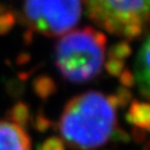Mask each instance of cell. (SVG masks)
Instances as JSON below:
<instances>
[{
	"mask_svg": "<svg viewBox=\"0 0 150 150\" xmlns=\"http://www.w3.org/2000/svg\"><path fill=\"white\" fill-rule=\"evenodd\" d=\"M38 150H65V144L62 138L52 136L49 137L46 141H44L39 145Z\"/></svg>",
	"mask_w": 150,
	"mask_h": 150,
	"instance_id": "2e32d148",
	"label": "cell"
},
{
	"mask_svg": "<svg viewBox=\"0 0 150 150\" xmlns=\"http://www.w3.org/2000/svg\"><path fill=\"white\" fill-rule=\"evenodd\" d=\"M131 46L128 42L125 40H122V42H118L116 43L115 45H112L108 52V56L109 57H112V58H117V59H127L128 57L131 56Z\"/></svg>",
	"mask_w": 150,
	"mask_h": 150,
	"instance_id": "8fae6325",
	"label": "cell"
},
{
	"mask_svg": "<svg viewBox=\"0 0 150 150\" xmlns=\"http://www.w3.org/2000/svg\"><path fill=\"white\" fill-rule=\"evenodd\" d=\"M7 10V7L5 6V5H3V4H0V14H1V13H4L5 11Z\"/></svg>",
	"mask_w": 150,
	"mask_h": 150,
	"instance_id": "7402d4cb",
	"label": "cell"
},
{
	"mask_svg": "<svg viewBox=\"0 0 150 150\" xmlns=\"http://www.w3.org/2000/svg\"><path fill=\"white\" fill-rule=\"evenodd\" d=\"M144 150H149V145H148V144L145 145V149H144Z\"/></svg>",
	"mask_w": 150,
	"mask_h": 150,
	"instance_id": "603a6c76",
	"label": "cell"
},
{
	"mask_svg": "<svg viewBox=\"0 0 150 150\" xmlns=\"http://www.w3.org/2000/svg\"><path fill=\"white\" fill-rule=\"evenodd\" d=\"M32 124H33V128H34L37 131L42 132V134H43V132H46V131H47L50 128H52V125H53V123L43 114L42 110L34 116Z\"/></svg>",
	"mask_w": 150,
	"mask_h": 150,
	"instance_id": "9a60e30c",
	"label": "cell"
},
{
	"mask_svg": "<svg viewBox=\"0 0 150 150\" xmlns=\"http://www.w3.org/2000/svg\"><path fill=\"white\" fill-rule=\"evenodd\" d=\"M32 89L34 93L38 96L40 99L46 100L57 91V85L54 81L46 74H40V76L35 77L32 82Z\"/></svg>",
	"mask_w": 150,
	"mask_h": 150,
	"instance_id": "ba28073f",
	"label": "cell"
},
{
	"mask_svg": "<svg viewBox=\"0 0 150 150\" xmlns=\"http://www.w3.org/2000/svg\"><path fill=\"white\" fill-rule=\"evenodd\" d=\"M6 91L7 93L13 97V98H17V97H20L24 91H25V84L21 79L19 78H12V79H8L7 83H6Z\"/></svg>",
	"mask_w": 150,
	"mask_h": 150,
	"instance_id": "5bb4252c",
	"label": "cell"
},
{
	"mask_svg": "<svg viewBox=\"0 0 150 150\" xmlns=\"http://www.w3.org/2000/svg\"><path fill=\"white\" fill-rule=\"evenodd\" d=\"M109 139H111L115 144H120V143L125 144V143H129L131 141V137H130V135L125 130L115 127V129L112 130Z\"/></svg>",
	"mask_w": 150,
	"mask_h": 150,
	"instance_id": "e0dca14e",
	"label": "cell"
},
{
	"mask_svg": "<svg viewBox=\"0 0 150 150\" xmlns=\"http://www.w3.org/2000/svg\"><path fill=\"white\" fill-rule=\"evenodd\" d=\"M86 14L111 34L132 40L149 20L150 0H84Z\"/></svg>",
	"mask_w": 150,
	"mask_h": 150,
	"instance_id": "3957f363",
	"label": "cell"
},
{
	"mask_svg": "<svg viewBox=\"0 0 150 150\" xmlns=\"http://www.w3.org/2000/svg\"><path fill=\"white\" fill-rule=\"evenodd\" d=\"M31 59V56L30 53L27 52H21L18 57H17V64L18 65H26Z\"/></svg>",
	"mask_w": 150,
	"mask_h": 150,
	"instance_id": "ffe728a7",
	"label": "cell"
},
{
	"mask_svg": "<svg viewBox=\"0 0 150 150\" xmlns=\"http://www.w3.org/2000/svg\"><path fill=\"white\" fill-rule=\"evenodd\" d=\"M120 82H121V84H122V86H124V88H127V89H129V88H132L134 86V84H135V76H134V73L130 71V70H128V69H124L122 72H121V74H120Z\"/></svg>",
	"mask_w": 150,
	"mask_h": 150,
	"instance_id": "ac0fdd59",
	"label": "cell"
},
{
	"mask_svg": "<svg viewBox=\"0 0 150 150\" xmlns=\"http://www.w3.org/2000/svg\"><path fill=\"white\" fill-rule=\"evenodd\" d=\"M125 121L134 127H138L149 131L150 130V105L148 103L132 100L129 106V111L125 115Z\"/></svg>",
	"mask_w": 150,
	"mask_h": 150,
	"instance_id": "52a82bcc",
	"label": "cell"
},
{
	"mask_svg": "<svg viewBox=\"0 0 150 150\" xmlns=\"http://www.w3.org/2000/svg\"><path fill=\"white\" fill-rule=\"evenodd\" d=\"M146 130H144V129H142V128H138V127H134L132 128V131H131V138L136 142V143H138V144H141V143H143L144 141H145V138H146Z\"/></svg>",
	"mask_w": 150,
	"mask_h": 150,
	"instance_id": "d6986e66",
	"label": "cell"
},
{
	"mask_svg": "<svg viewBox=\"0 0 150 150\" xmlns=\"http://www.w3.org/2000/svg\"><path fill=\"white\" fill-rule=\"evenodd\" d=\"M105 46L106 35L91 26L67 32L56 45V65L66 81L88 83L102 71Z\"/></svg>",
	"mask_w": 150,
	"mask_h": 150,
	"instance_id": "7a4b0ae2",
	"label": "cell"
},
{
	"mask_svg": "<svg viewBox=\"0 0 150 150\" xmlns=\"http://www.w3.org/2000/svg\"><path fill=\"white\" fill-rule=\"evenodd\" d=\"M149 51L150 39L146 35L143 45L137 54L136 67H135V81H137L139 93L142 97L148 99L150 97V74H149Z\"/></svg>",
	"mask_w": 150,
	"mask_h": 150,
	"instance_id": "8992f818",
	"label": "cell"
},
{
	"mask_svg": "<svg viewBox=\"0 0 150 150\" xmlns=\"http://www.w3.org/2000/svg\"><path fill=\"white\" fill-rule=\"evenodd\" d=\"M124 69H125V64H124V60L122 59L109 57L108 60L105 62V70L108 71L109 74L114 77H118Z\"/></svg>",
	"mask_w": 150,
	"mask_h": 150,
	"instance_id": "4fadbf2b",
	"label": "cell"
},
{
	"mask_svg": "<svg viewBox=\"0 0 150 150\" xmlns=\"http://www.w3.org/2000/svg\"><path fill=\"white\" fill-rule=\"evenodd\" d=\"M32 40H33V31H32L31 28H28V30L25 31V33H24V42H25V44L30 45V44L32 43Z\"/></svg>",
	"mask_w": 150,
	"mask_h": 150,
	"instance_id": "44dd1931",
	"label": "cell"
},
{
	"mask_svg": "<svg viewBox=\"0 0 150 150\" xmlns=\"http://www.w3.org/2000/svg\"><path fill=\"white\" fill-rule=\"evenodd\" d=\"M131 99H132V95H131L130 90L124 86H120L115 95L108 96V100L115 109H117V108L123 109V108L128 106L131 103Z\"/></svg>",
	"mask_w": 150,
	"mask_h": 150,
	"instance_id": "30bf717a",
	"label": "cell"
},
{
	"mask_svg": "<svg viewBox=\"0 0 150 150\" xmlns=\"http://www.w3.org/2000/svg\"><path fill=\"white\" fill-rule=\"evenodd\" d=\"M82 0H25L24 16L28 27L47 37H59L82 18Z\"/></svg>",
	"mask_w": 150,
	"mask_h": 150,
	"instance_id": "277c9868",
	"label": "cell"
},
{
	"mask_svg": "<svg viewBox=\"0 0 150 150\" xmlns=\"http://www.w3.org/2000/svg\"><path fill=\"white\" fill-rule=\"evenodd\" d=\"M0 150H31V138L23 127L0 121Z\"/></svg>",
	"mask_w": 150,
	"mask_h": 150,
	"instance_id": "5b68a950",
	"label": "cell"
},
{
	"mask_svg": "<svg viewBox=\"0 0 150 150\" xmlns=\"http://www.w3.org/2000/svg\"><path fill=\"white\" fill-rule=\"evenodd\" d=\"M30 106L25 102H17L6 114V117L14 124L26 127L30 121Z\"/></svg>",
	"mask_w": 150,
	"mask_h": 150,
	"instance_id": "9c48e42d",
	"label": "cell"
},
{
	"mask_svg": "<svg viewBox=\"0 0 150 150\" xmlns=\"http://www.w3.org/2000/svg\"><path fill=\"white\" fill-rule=\"evenodd\" d=\"M116 121V109L108 97L98 91H89L67 102L58 130L71 149L95 150L109 141Z\"/></svg>",
	"mask_w": 150,
	"mask_h": 150,
	"instance_id": "6da1fadb",
	"label": "cell"
},
{
	"mask_svg": "<svg viewBox=\"0 0 150 150\" xmlns=\"http://www.w3.org/2000/svg\"><path fill=\"white\" fill-rule=\"evenodd\" d=\"M17 23V14L13 11L6 10L0 14V35L7 34Z\"/></svg>",
	"mask_w": 150,
	"mask_h": 150,
	"instance_id": "7c38bea8",
	"label": "cell"
}]
</instances>
